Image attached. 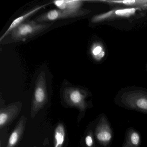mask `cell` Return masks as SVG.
I'll return each instance as SVG.
<instances>
[{"label": "cell", "instance_id": "ba28073f", "mask_svg": "<svg viewBox=\"0 0 147 147\" xmlns=\"http://www.w3.org/2000/svg\"><path fill=\"white\" fill-rule=\"evenodd\" d=\"M20 103H13L0 111V129L11 123L19 114L21 109Z\"/></svg>", "mask_w": 147, "mask_h": 147}, {"label": "cell", "instance_id": "7a4b0ae2", "mask_svg": "<svg viewBox=\"0 0 147 147\" xmlns=\"http://www.w3.org/2000/svg\"><path fill=\"white\" fill-rule=\"evenodd\" d=\"M51 26V23L38 24L33 20H27L12 31L11 38L13 41L24 42L46 30Z\"/></svg>", "mask_w": 147, "mask_h": 147}, {"label": "cell", "instance_id": "8fae6325", "mask_svg": "<svg viewBox=\"0 0 147 147\" xmlns=\"http://www.w3.org/2000/svg\"><path fill=\"white\" fill-rule=\"evenodd\" d=\"M141 136L139 131L132 127L127 128L122 147H141Z\"/></svg>", "mask_w": 147, "mask_h": 147}, {"label": "cell", "instance_id": "5bb4252c", "mask_svg": "<svg viewBox=\"0 0 147 147\" xmlns=\"http://www.w3.org/2000/svg\"><path fill=\"white\" fill-rule=\"evenodd\" d=\"M91 55L97 61H100L105 56V49L102 43L95 42L92 44L90 49Z\"/></svg>", "mask_w": 147, "mask_h": 147}, {"label": "cell", "instance_id": "9c48e42d", "mask_svg": "<svg viewBox=\"0 0 147 147\" xmlns=\"http://www.w3.org/2000/svg\"><path fill=\"white\" fill-rule=\"evenodd\" d=\"M26 122V117L22 116L9 137L7 147H17L18 146L24 135Z\"/></svg>", "mask_w": 147, "mask_h": 147}, {"label": "cell", "instance_id": "e0dca14e", "mask_svg": "<svg viewBox=\"0 0 147 147\" xmlns=\"http://www.w3.org/2000/svg\"><path fill=\"white\" fill-rule=\"evenodd\" d=\"M33 147H36V146H33Z\"/></svg>", "mask_w": 147, "mask_h": 147}, {"label": "cell", "instance_id": "7c38bea8", "mask_svg": "<svg viewBox=\"0 0 147 147\" xmlns=\"http://www.w3.org/2000/svg\"><path fill=\"white\" fill-rule=\"evenodd\" d=\"M83 2L82 1L62 0L53 1V4L61 10H77L81 9Z\"/></svg>", "mask_w": 147, "mask_h": 147}, {"label": "cell", "instance_id": "2e32d148", "mask_svg": "<svg viewBox=\"0 0 147 147\" xmlns=\"http://www.w3.org/2000/svg\"><path fill=\"white\" fill-rule=\"evenodd\" d=\"M94 138V133L92 130H89L85 138V144L86 147H96Z\"/></svg>", "mask_w": 147, "mask_h": 147}, {"label": "cell", "instance_id": "3957f363", "mask_svg": "<svg viewBox=\"0 0 147 147\" xmlns=\"http://www.w3.org/2000/svg\"><path fill=\"white\" fill-rule=\"evenodd\" d=\"M48 100L46 76L44 72H42L37 78L34 88L31 111L32 118H34L38 113L43 108Z\"/></svg>", "mask_w": 147, "mask_h": 147}, {"label": "cell", "instance_id": "6da1fadb", "mask_svg": "<svg viewBox=\"0 0 147 147\" xmlns=\"http://www.w3.org/2000/svg\"><path fill=\"white\" fill-rule=\"evenodd\" d=\"M114 102L119 107L147 115V89L138 87L121 89Z\"/></svg>", "mask_w": 147, "mask_h": 147}, {"label": "cell", "instance_id": "30bf717a", "mask_svg": "<svg viewBox=\"0 0 147 147\" xmlns=\"http://www.w3.org/2000/svg\"><path fill=\"white\" fill-rule=\"evenodd\" d=\"M49 4H50V3H48V4L42 5L37 6L35 7L32 8L30 11H28L27 12L25 13L24 14L18 17L16 19L14 20L13 21L11 24L10 25V26L8 27L7 30L6 31L5 33H4L3 35L1 36V37L0 38V41L1 42L2 40L4 39L7 35H8V34L11 33L14 29L17 28L18 26L21 25V24H23L26 21H27V20L30 17L34 15L38 11H40L42 8H44L46 6L48 5Z\"/></svg>", "mask_w": 147, "mask_h": 147}, {"label": "cell", "instance_id": "8992f818", "mask_svg": "<svg viewBox=\"0 0 147 147\" xmlns=\"http://www.w3.org/2000/svg\"><path fill=\"white\" fill-rule=\"evenodd\" d=\"M63 95L65 102L69 105L76 107L82 111L86 109L88 93L85 90L78 88L67 87L64 88Z\"/></svg>", "mask_w": 147, "mask_h": 147}, {"label": "cell", "instance_id": "277c9868", "mask_svg": "<svg viewBox=\"0 0 147 147\" xmlns=\"http://www.w3.org/2000/svg\"><path fill=\"white\" fill-rule=\"evenodd\" d=\"M94 136L98 143L102 147H110L113 138V131L106 114L100 116L94 129Z\"/></svg>", "mask_w": 147, "mask_h": 147}, {"label": "cell", "instance_id": "5b68a950", "mask_svg": "<svg viewBox=\"0 0 147 147\" xmlns=\"http://www.w3.org/2000/svg\"><path fill=\"white\" fill-rule=\"evenodd\" d=\"M90 12V10L82 8L77 10L53 9L37 17L35 19V21L46 22L65 19L80 18L83 17Z\"/></svg>", "mask_w": 147, "mask_h": 147}, {"label": "cell", "instance_id": "52a82bcc", "mask_svg": "<svg viewBox=\"0 0 147 147\" xmlns=\"http://www.w3.org/2000/svg\"><path fill=\"white\" fill-rule=\"evenodd\" d=\"M139 9L141 8L127 7L112 10L105 13L94 16L91 20V22L93 24H97L115 18H129L134 15Z\"/></svg>", "mask_w": 147, "mask_h": 147}, {"label": "cell", "instance_id": "9a60e30c", "mask_svg": "<svg viewBox=\"0 0 147 147\" xmlns=\"http://www.w3.org/2000/svg\"><path fill=\"white\" fill-rule=\"evenodd\" d=\"M66 131L62 123L57 125L54 134V147H62L65 141Z\"/></svg>", "mask_w": 147, "mask_h": 147}, {"label": "cell", "instance_id": "4fadbf2b", "mask_svg": "<svg viewBox=\"0 0 147 147\" xmlns=\"http://www.w3.org/2000/svg\"><path fill=\"white\" fill-rule=\"evenodd\" d=\"M110 4L123 5L130 7H136L147 9V0H129V1H104Z\"/></svg>", "mask_w": 147, "mask_h": 147}]
</instances>
